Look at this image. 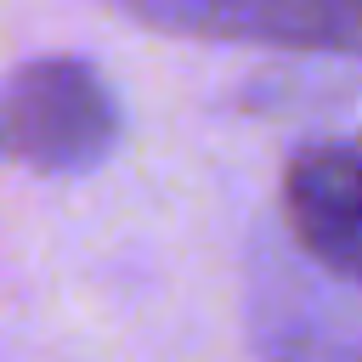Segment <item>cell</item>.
Masks as SVG:
<instances>
[{
	"mask_svg": "<svg viewBox=\"0 0 362 362\" xmlns=\"http://www.w3.org/2000/svg\"><path fill=\"white\" fill-rule=\"evenodd\" d=\"M119 141V102L85 57H34L0 85V153L74 175L107 158Z\"/></svg>",
	"mask_w": 362,
	"mask_h": 362,
	"instance_id": "1",
	"label": "cell"
},
{
	"mask_svg": "<svg viewBox=\"0 0 362 362\" xmlns=\"http://www.w3.org/2000/svg\"><path fill=\"white\" fill-rule=\"evenodd\" d=\"M130 17L192 40L362 57V0H175V6H130Z\"/></svg>",
	"mask_w": 362,
	"mask_h": 362,
	"instance_id": "2",
	"label": "cell"
},
{
	"mask_svg": "<svg viewBox=\"0 0 362 362\" xmlns=\"http://www.w3.org/2000/svg\"><path fill=\"white\" fill-rule=\"evenodd\" d=\"M283 215L294 243L339 283L362 288V153L339 141L300 147L283 164Z\"/></svg>",
	"mask_w": 362,
	"mask_h": 362,
	"instance_id": "3",
	"label": "cell"
},
{
	"mask_svg": "<svg viewBox=\"0 0 362 362\" xmlns=\"http://www.w3.org/2000/svg\"><path fill=\"white\" fill-rule=\"evenodd\" d=\"M356 153H362V141H356Z\"/></svg>",
	"mask_w": 362,
	"mask_h": 362,
	"instance_id": "4",
	"label": "cell"
}]
</instances>
